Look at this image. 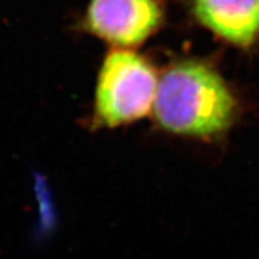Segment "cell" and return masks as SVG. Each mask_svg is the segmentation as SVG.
<instances>
[{"label": "cell", "mask_w": 259, "mask_h": 259, "mask_svg": "<svg viewBox=\"0 0 259 259\" xmlns=\"http://www.w3.org/2000/svg\"><path fill=\"white\" fill-rule=\"evenodd\" d=\"M153 113L158 125L170 133L210 138L234 124L238 104L213 67L184 61L171 66L158 80Z\"/></svg>", "instance_id": "cell-1"}, {"label": "cell", "mask_w": 259, "mask_h": 259, "mask_svg": "<svg viewBox=\"0 0 259 259\" xmlns=\"http://www.w3.org/2000/svg\"><path fill=\"white\" fill-rule=\"evenodd\" d=\"M157 87L155 71L146 59L128 50H113L99 71L96 121L115 128L140 120L153 109Z\"/></svg>", "instance_id": "cell-2"}, {"label": "cell", "mask_w": 259, "mask_h": 259, "mask_svg": "<svg viewBox=\"0 0 259 259\" xmlns=\"http://www.w3.org/2000/svg\"><path fill=\"white\" fill-rule=\"evenodd\" d=\"M163 12L155 0H91L85 28L118 46L141 45L159 28Z\"/></svg>", "instance_id": "cell-3"}, {"label": "cell", "mask_w": 259, "mask_h": 259, "mask_svg": "<svg viewBox=\"0 0 259 259\" xmlns=\"http://www.w3.org/2000/svg\"><path fill=\"white\" fill-rule=\"evenodd\" d=\"M197 21L228 44L249 49L259 39V0H195Z\"/></svg>", "instance_id": "cell-4"}]
</instances>
